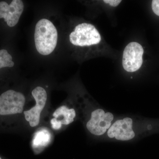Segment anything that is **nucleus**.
<instances>
[{"label": "nucleus", "mask_w": 159, "mask_h": 159, "mask_svg": "<svg viewBox=\"0 0 159 159\" xmlns=\"http://www.w3.org/2000/svg\"><path fill=\"white\" fill-rule=\"evenodd\" d=\"M76 112L73 108L69 109L66 106H61L57 109L53 114V117L62 124L68 125L74 121Z\"/></svg>", "instance_id": "9"}, {"label": "nucleus", "mask_w": 159, "mask_h": 159, "mask_svg": "<svg viewBox=\"0 0 159 159\" xmlns=\"http://www.w3.org/2000/svg\"><path fill=\"white\" fill-rule=\"evenodd\" d=\"M24 9V3L21 0H13L9 5L6 2H1L0 19L4 18L9 27H14L18 23Z\"/></svg>", "instance_id": "8"}, {"label": "nucleus", "mask_w": 159, "mask_h": 159, "mask_svg": "<svg viewBox=\"0 0 159 159\" xmlns=\"http://www.w3.org/2000/svg\"><path fill=\"white\" fill-rule=\"evenodd\" d=\"M51 126L52 128L55 130H58L61 128L62 124L55 118H53L51 121Z\"/></svg>", "instance_id": "12"}, {"label": "nucleus", "mask_w": 159, "mask_h": 159, "mask_svg": "<svg viewBox=\"0 0 159 159\" xmlns=\"http://www.w3.org/2000/svg\"><path fill=\"white\" fill-rule=\"evenodd\" d=\"M58 34L57 29L51 21L42 19L35 26L34 39L38 52L48 55L54 51L57 46Z\"/></svg>", "instance_id": "1"}, {"label": "nucleus", "mask_w": 159, "mask_h": 159, "mask_svg": "<svg viewBox=\"0 0 159 159\" xmlns=\"http://www.w3.org/2000/svg\"><path fill=\"white\" fill-rule=\"evenodd\" d=\"M144 49L142 45L136 42L129 43L123 51L122 64L123 68L128 72H136L143 63Z\"/></svg>", "instance_id": "5"}, {"label": "nucleus", "mask_w": 159, "mask_h": 159, "mask_svg": "<svg viewBox=\"0 0 159 159\" xmlns=\"http://www.w3.org/2000/svg\"><path fill=\"white\" fill-rule=\"evenodd\" d=\"M70 41L77 47H91L101 42V36L96 27L89 23L77 25L70 34Z\"/></svg>", "instance_id": "2"}, {"label": "nucleus", "mask_w": 159, "mask_h": 159, "mask_svg": "<svg viewBox=\"0 0 159 159\" xmlns=\"http://www.w3.org/2000/svg\"><path fill=\"white\" fill-rule=\"evenodd\" d=\"M31 94L36 101V105L29 110L25 111L24 113L30 126L35 127L39 124L41 113L47 102V94L45 89L40 86L34 89Z\"/></svg>", "instance_id": "6"}, {"label": "nucleus", "mask_w": 159, "mask_h": 159, "mask_svg": "<svg viewBox=\"0 0 159 159\" xmlns=\"http://www.w3.org/2000/svg\"><path fill=\"white\" fill-rule=\"evenodd\" d=\"M11 54L6 50H0V69L5 67H12L14 66Z\"/></svg>", "instance_id": "10"}, {"label": "nucleus", "mask_w": 159, "mask_h": 159, "mask_svg": "<svg viewBox=\"0 0 159 159\" xmlns=\"http://www.w3.org/2000/svg\"><path fill=\"white\" fill-rule=\"evenodd\" d=\"M0 159H2V158H1V157H0Z\"/></svg>", "instance_id": "14"}, {"label": "nucleus", "mask_w": 159, "mask_h": 159, "mask_svg": "<svg viewBox=\"0 0 159 159\" xmlns=\"http://www.w3.org/2000/svg\"><path fill=\"white\" fill-rule=\"evenodd\" d=\"M103 2L106 4H108L110 6L112 7H117L119 6L122 1L120 0H104Z\"/></svg>", "instance_id": "13"}, {"label": "nucleus", "mask_w": 159, "mask_h": 159, "mask_svg": "<svg viewBox=\"0 0 159 159\" xmlns=\"http://www.w3.org/2000/svg\"><path fill=\"white\" fill-rule=\"evenodd\" d=\"M152 8L154 13L159 16V0H153L152 1Z\"/></svg>", "instance_id": "11"}, {"label": "nucleus", "mask_w": 159, "mask_h": 159, "mask_svg": "<svg viewBox=\"0 0 159 159\" xmlns=\"http://www.w3.org/2000/svg\"><path fill=\"white\" fill-rule=\"evenodd\" d=\"M114 115L111 113L97 109L91 113L90 119L87 123V128L94 135L102 136L111 127Z\"/></svg>", "instance_id": "4"}, {"label": "nucleus", "mask_w": 159, "mask_h": 159, "mask_svg": "<svg viewBox=\"0 0 159 159\" xmlns=\"http://www.w3.org/2000/svg\"><path fill=\"white\" fill-rule=\"evenodd\" d=\"M133 124L132 119L129 117L118 119L112 124L107 130V136L110 139H115L119 141L132 140L135 136Z\"/></svg>", "instance_id": "7"}, {"label": "nucleus", "mask_w": 159, "mask_h": 159, "mask_svg": "<svg viewBox=\"0 0 159 159\" xmlns=\"http://www.w3.org/2000/svg\"><path fill=\"white\" fill-rule=\"evenodd\" d=\"M25 102V98L22 93L13 90L4 92L0 96V115L21 113Z\"/></svg>", "instance_id": "3"}]
</instances>
